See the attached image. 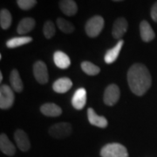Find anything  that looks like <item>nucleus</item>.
Returning a JSON list of instances; mask_svg holds the SVG:
<instances>
[{"label":"nucleus","instance_id":"obj_1","mask_svg":"<svg viewBox=\"0 0 157 157\" xmlns=\"http://www.w3.org/2000/svg\"><path fill=\"white\" fill-rule=\"evenodd\" d=\"M128 82L130 89L135 94L144 95L151 86V74L146 66L135 63L128 72Z\"/></svg>","mask_w":157,"mask_h":157},{"label":"nucleus","instance_id":"obj_2","mask_svg":"<svg viewBox=\"0 0 157 157\" xmlns=\"http://www.w3.org/2000/svg\"><path fill=\"white\" fill-rule=\"evenodd\" d=\"M103 27H104V18L101 16L96 15L87 20L85 25V30H86V33L90 38H96L102 32Z\"/></svg>","mask_w":157,"mask_h":157},{"label":"nucleus","instance_id":"obj_3","mask_svg":"<svg viewBox=\"0 0 157 157\" xmlns=\"http://www.w3.org/2000/svg\"><path fill=\"white\" fill-rule=\"evenodd\" d=\"M101 157H128L126 147L120 143H109L101 148Z\"/></svg>","mask_w":157,"mask_h":157},{"label":"nucleus","instance_id":"obj_4","mask_svg":"<svg viewBox=\"0 0 157 157\" xmlns=\"http://www.w3.org/2000/svg\"><path fill=\"white\" fill-rule=\"evenodd\" d=\"M72 126L67 122H60L51 126L48 130L49 135L55 139H63L72 134Z\"/></svg>","mask_w":157,"mask_h":157},{"label":"nucleus","instance_id":"obj_5","mask_svg":"<svg viewBox=\"0 0 157 157\" xmlns=\"http://www.w3.org/2000/svg\"><path fill=\"white\" fill-rule=\"evenodd\" d=\"M15 100L14 93L7 85H2L0 87V108L9 109L12 107Z\"/></svg>","mask_w":157,"mask_h":157},{"label":"nucleus","instance_id":"obj_6","mask_svg":"<svg viewBox=\"0 0 157 157\" xmlns=\"http://www.w3.org/2000/svg\"><path fill=\"white\" fill-rule=\"evenodd\" d=\"M120 96H121V91L119 86L115 84H111L105 89L103 101L106 105L111 107L117 103L120 99Z\"/></svg>","mask_w":157,"mask_h":157},{"label":"nucleus","instance_id":"obj_7","mask_svg":"<svg viewBox=\"0 0 157 157\" xmlns=\"http://www.w3.org/2000/svg\"><path fill=\"white\" fill-rule=\"evenodd\" d=\"M33 75L39 84H46L49 80L47 67L41 60L36 61L33 65Z\"/></svg>","mask_w":157,"mask_h":157},{"label":"nucleus","instance_id":"obj_8","mask_svg":"<svg viewBox=\"0 0 157 157\" xmlns=\"http://www.w3.org/2000/svg\"><path fill=\"white\" fill-rule=\"evenodd\" d=\"M14 140L17 143V147L23 152L28 151L31 147V142L27 134L22 129H17L14 133Z\"/></svg>","mask_w":157,"mask_h":157},{"label":"nucleus","instance_id":"obj_9","mask_svg":"<svg viewBox=\"0 0 157 157\" xmlns=\"http://www.w3.org/2000/svg\"><path fill=\"white\" fill-rule=\"evenodd\" d=\"M128 23L126 18H124V17L117 18L113 25V37L114 39L121 40L122 36L128 31Z\"/></svg>","mask_w":157,"mask_h":157},{"label":"nucleus","instance_id":"obj_10","mask_svg":"<svg viewBox=\"0 0 157 157\" xmlns=\"http://www.w3.org/2000/svg\"><path fill=\"white\" fill-rule=\"evenodd\" d=\"M86 103V91L85 88H78L74 93L72 99L73 107L77 110L83 109Z\"/></svg>","mask_w":157,"mask_h":157},{"label":"nucleus","instance_id":"obj_11","mask_svg":"<svg viewBox=\"0 0 157 157\" xmlns=\"http://www.w3.org/2000/svg\"><path fill=\"white\" fill-rule=\"evenodd\" d=\"M87 117H88V121H89L90 124L96 126L98 128H107V125H108V121H107V119L104 116L98 115L92 107L88 108V110H87Z\"/></svg>","mask_w":157,"mask_h":157},{"label":"nucleus","instance_id":"obj_12","mask_svg":"<svg viewBox=\"0 0 157 157\" xmlns=\"http://www.w3.org/2000/svg\"><path fill=\"white\" fill-rule=\"evenodd\" d=\"M0 150L8 156H13L16 153V147L6 134L0 135Z\"/></svg>","mask_w":157,"mask_h":157},{"label":"nucleus","instance_id":"obj_13","mask_svg":"<svg viewBox=\"0 0 157 157\" xmlns=\"http://www.w3.org/2000/svg\"><path fill=\"white\" fill-rule=\"evenodd\" d=\"M73 82L67 77H63L57 79L52 85V89L58 94H65L72 88Z\"/></svg>","mask_w":157,"mask_h":157},{"label":"nucleus","instance_id":"obj_14","mask_svg":"<svg viewBox=\"0 0 157 157\" xmlns=\"http://www.w3.org/2000/svg\"><path fill=\"white\" fill-rule=\"evenodd\" d=\"M140 38L144 42H150L155 37V33L152 29L149 23L146 20H142L140 24Z\"/></svg>","mask_w":157,"mask_h":157},{"label":"nucleus","instance_id":"obj_15","mask_svg":"<svg viewBox=\"0 0 157 157\" xmlns=\"http://www.w3.org/2000/svg\"><path fill=\"white\" fill-rule=\"evenodd\" d=\"M124 41L122 39H121V40L118 41L117 44L114 45L113 48L107 51V52L105 54V57H104L105 62L107 64H112V63H113L117 59L118 56H119V54L121 52V50L122 49Z\"/></svg>","mask_w":157,"mask_h":157},{"label":"nucleus","instance_id":"obj_16","mask_svg":"<svg viewBox=\"0 0 157 157\" xmlns=\"http://www.w3.org/2000/svg\"><path fill=\"white\" fill-rule=\"evenodd\" d=\"M40 112L45 116L49 117H57L61 115L62 109L59 106L55 103H45L40 107Z\"/></svg>","mask_w":157,"mask_h":157},{"label":"nucleus","instance_id":"obj_17","mask_svg":"<svg viewBox=\"0 0 157 157\" xmlns=\"http://www.w3.org/2000/svg\"><path fill=\"white\" fill-rule=\"evenodd\" d=\"M59 8L67 16H74L78 11V6L74 0H60Z\"/></svg>","mask_w":157,"mask_h":157},{"label":"nucleus","instance_id":"obj_18","mask_svg":"<svg viewBox=\"0 0 157 157\" xmlns=\"http://www.w3.org/2000/svg\"><path fill=\"white\" fill-rule=\"evenodd\" d=\"M53 60L57 67L60 69H67L71 65L70 58L61 51H57L53 54Z\"/></svg>","mask_w":157,"mask_h":157},{"label":"nucleus","instance_id":"obj_19","mask_svg":"<svg viewBox=\"0 0 157 157\" xmlns=\"http://www.w3.org/2000/svg\"><path fill=\"white\" fill-rule=\"evenodd\" d=\"M35 20L33 17H25L20 20L19 24L17 25V32L20 35H24L33 31L35 27Z\"/></svg>","mask_w":157,"mask_h":157},{"label":"nucleus","instance_id":"obj_20","mask_svg":"<svg viewBox=\"0 0 157 157\" xmlns=\"http://www.w3.org/2000/svg\"><path fill=\"white\" fill-rule=\"evenodd\" d=\"M10 82H11V86L12 89L14 90L17 93H21L24 89V84L19 73L17 69H13L11 72L10 74Z\"/></svg>","mask_w":157,"mask_h":157},{"label":"nucleus","instance_id":"obj_21","mask_svg":"<svg viewBox=\"0 0 157 157\" xmlns=\"http://www.w3.org/2000/svg\"><path fill=\"white\" fill-rule=\"evenodd\" d=\"M33 41V38L28 36H24V37H16L9 39L6 42V46L8 48H16L21 45L29 44Z\"/></svg>","mask_w":157,"mask_h":157},{"label":"nucleus","instance_id":"obj_22","mask_svg":"<svg viewBox=\"0 0 157 157\" xmlns=\"http://www.w3.org/2000/svg\"><path fill=\"white\" fill-rule=\"evenodd\" d=\"M11 14L7 9H2L0 11V25L1 28L7 30L11 25Z\"/></svg>","mask_w":157,"mask_h":157},{"label":"nucleus","instance_id":"obj_23","mask_svg":"<svg viewBox=\"0 0 157 157\" xmlns=\"http://www.w3.org/2000/svg\"><path fill=\"white\" fill-rule=\"evenodd\" d=\"M81 68H82V70L85 73H86L87 75H91V76L97 75L101 72V68L89 61L82 62L81 63Z\"/></svg>","mask_w":157,"mask_h":157},{"label":"nucleus","instance_id":"obj_24","mask_svg":"<svg viewBox=\"0 0 157 157\" xmlns=\"http://www.w3.org/2000/svg\"><path fill=\"white\" fill-rule=\"evenodd\" d=\"M57 25L59 28V30L63 32L64 33H72L74 31V25L71 22H69L67 20L62 18V17H59L57 19Z\"/></svg>","mask_w":157,"mask_h":157},{"label":"nucleus","instance_id":"obj_25","mask_svg":"<svg viewBox=\"0 0 157 157\" xmlns=\"http://www.w3.org/2000/svg\"><path fill=\"white\" fill-rule=\"evenodd\" d=\"M55 32H56V29H55L54 24L50 20H47L44 24V27H43V33H44L45 38L46 39H52L54 36Z\"/></svg>","mask_w":157,"mask_h":157},{"label":"nucleus","instance_id":"obj_26","mask_svg":"<svg viewBox=\"0 0 157 157\" xmlns=\"http://www.w3.org/2000/svg\"><path fill=\"white\" fill-rule=\"evenodd\" d=\"M17 4L20 9L27 11L36 6L37 0H17Z\"/></svg>","mask_w":157,"mask_h":157},{"label":"nucleus","instance_id":"obj_27","mask_svg":"<svg viewBox=\"0 0 157 157\" xmlns=\"http://www.w3.org/2000/svg\"><path fill=\"white\" fill-rule=\"evenodd\" d=\"M151 17L152 19L155 21V22H157V1L153 5L151 8Z\"/></svg>","mask_w":157,"mask_h":157},{"label":"nucleus","instance_id":"obj_28","mask_svg":"<svg viewBox=\"0 0 157 157\" xmlns=\"http://www.w3.org/2000/svg\"><path fill=\"white\" fill-rule=\"evenodd\" d=\"M2 80H3V74L2 73H0V81L2 82Z\"/></svg>","mask_w":157,"mask_h":157},{"label":"nucleus","instance_id":"obj_29","mask_svg":"<svg viewBox=\"0 0 157 157\" xmlns=\"http://www.w3.org/2000/svg\"><path fill=\"white\" fill-rule=\"evenodd\" d=\"M113 1H122V0H113Z\"/></svg>","mask_w":157,"mask_h":157}]
</instances>
